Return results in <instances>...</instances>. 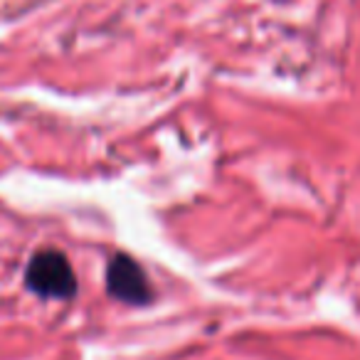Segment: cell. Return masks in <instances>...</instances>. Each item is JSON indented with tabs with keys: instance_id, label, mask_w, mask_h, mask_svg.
Wrapping results in <instances>:
<instances>
[{
	"instance_id": "cell-1",
	"label": "cell",
	"mask_w": 360,
	"mask_h": 360,
	"mask_svg": "<svg viewBox=\"0 0 360 360\" xmlns=\"http://www.w3.org/2000/svg\"><path fill=\"white\" fill-rule=\"evenodd\" d=\"M25 286L40 299L70 301L77 296V276L72 262L60 250H40L25 266Z\"/></svg>"
},
{
	"instance_id": "cell-2",
	"label": "cell",
	"mask_w": 360,
	"mask_h": 360,
	"mask_svg": "<svg viewBox=\"0 0 360 360\" xmlns=\"http://www.w3.org/2000/svg\"><path fill=\"white\" fill-rule=\"evenodd\" d=\"M106 291L116 301L129 306H146L153 301V289L136 259L129 255H114L106 264Z\"/></svg>"
}]
</instances>
